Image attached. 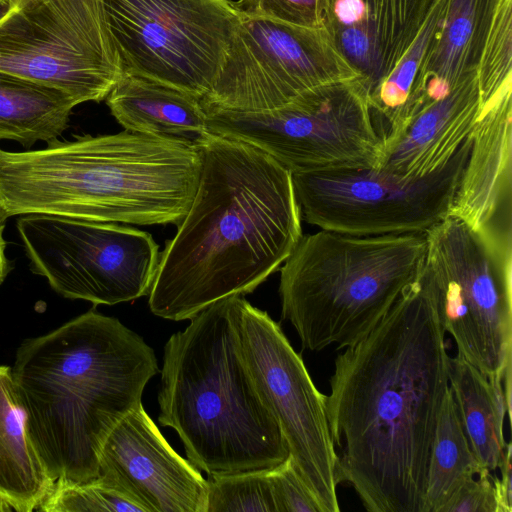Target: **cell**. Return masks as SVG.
I'll use <instances>...</instances> for the list:
<instances>
[{"mask_svg":"<svg viewBox=\"0 0 512 512\" xmlns=\"http://www.w3.org/2000/svg\"><path fill=\"white\" fill-rule=\"evenodd\" d=\"M11 5L0 4V18L4 16V14L8 11Z\"/></svg>","mask_w":512,"mask_h":512,"instance_id":"obj_33","label":"cell"},{"mask_svg":"<svg viewBox=\"0 0 512 512\" xmlns=\"http://www.w3.org/2000/svg\"><path fill=\"white\" fill-rule=\"evenodd\" d=\"M356 78L360 75L336 49L325 27L243 14L201 103L204 110L268 111L311 89Z\"/></svg>","mask_w":512,"mask_h":512,"instance_id":"obj_13","label":"cell"},{"mask_svg":"<svg viewBox=\"0 0 512 512\" xmlns=\"http://www.w3.org/2000/svg\"><path fill=\"white\" fill-rule=\"evenodd\" d=\"M198 148L194 199L160 253L148 294L151 312L172 321L252 293L303 236L290 170L238 139L210 133Z\"/></svg>","mask_w":512,"mask_h":512,"instance_id":"obj_2","label":"cell"},{"mask_svg":"<svg viewBox=\"0 0 512 512\" xmlns=\"http://www.w3.org/2000/svg\"><path fill=\"white\" fill-rule=\"evenodd\" d=\"M211 134L252 144L291 173L378 168L382 143L356 78L311 89L273 110H205Z\"/></svg>","mask_w":512,"mask_h":512,"instance_id":"obj_8","label":"cell"},{"mask_svg":"<svg viewBox=\"0 0 512 512\" xmlns=\"http://www.w3.org/2000/svg\"><path fill=\"white\" fill-rule=\"evenodd\" d=\"M423 265L457 354L491 381L512 367V231L447 216L425 232Z\"/></svg>","mask_w":512,"mask_h":512,"instance_id":"obj_7","label":"cell"},{"mask_svg":"<svg viewBox=\"0 0 512 512\" xmlns=\"http://www.w3.org/2000/svg\"><path fill=\"white\" fill-rule=\"evenodd\" d=\"M238 297L197 313L164 347L158 420L208 476L271 470L289 456L242 353Z\"/></svg>","mask_w":512,"mask_h":512,"instance_id":"obj_5","label":"cell"},{"mask_svg":"<svg viewBox=\"0 0 512 512\" xmlns=\"http://www.w3.org/2000/svg\"><path fill=\"white\" fill-rule=\"evenodd\" d=\"M423 265L381 321L334 360L326 408L340 483L369 512H423L449 359Z\"/></svg>","mask_w":512,"mask_h":512,"instance_id":"obj_1","label":"cell"},{"mask_svg":"<svg viewBox=\"0 0 512 512\" xmlns=\"http://www.w3.org/2000/svg\"><path fill=\"white\" fill-rule=\"evenodd\" d=\"M470 147L471 135L441 169L422 177L374 167L292 173L301 215L355 236L425 233L449 215Z\"/></svg>","mask_w":512,"mask_h":512,"instance_id":"obj_12","label":"cell"},{"mask_svg":"<svg viewBox=\"0 0 512 512\" xmlns=\"http://www.w3.org/2000/svg\"><path fill=\"white\" fill-rule=\"evenodd\" d=\"M76 105L59 89L0 70V140L25 146L56 140Z\"/></svg>","mask_w":512,"mask_h":512,"instance_id":"obj_23","label":"cell"},{"mask_svg":"<svg viewBox=\"0 0 512 512\" xmlns=\"http://www.w3.org/2000/svg\"><path fill=\"white\" fill-rule=\"evenodd\" d=\"M425 233L302 236L280 267L282 317L302 347L337 350L364 338L415 278Z\"/></svg>","mask_w":512,"mask_h":512,"instance_id":"obj_6","label":"cell"},{"mask_svg":"<svg viewBox=\"0 0 512 512\" xmlns=\"http://www.w3.org/2000/svg\"><path fill=\"white\" fill-rule=\"evenodd\" d=\"M198 147L124 130L0 149V221L26 214L134 225H178L194 199Z\"/></svg>","mask_w":512,"mask_h":512,"instance_id":"obj_4","label":"cell"},{"mask_svg":"<svg viewBox=\"0 0 512 512\" xmlns=\"http://www.w3.org/2000/svg\"><path fill=\"white\" fill-rule=\"evenodd\" d=\"M0 70L77 104L106 99L122 70L103 0H14L0 18Z\"/></svg>","mask_w":512,"mask_h":512,"instance_id":"obj_10","label":"cell"},{"mask_svg":"<svg viewBox=\"0 0 512 512\" xmlns=\"http://www.w3.org/2000/svg\"><path fill=\"white\" fill-rule=\"evenodd\" d=\"M122 73L202 99L243 14L231 0H103Z\"/></svg>","mask_w":512,"mask_h":512,"instance_id":"obj_9","label":"cell"},{"mask_svg":"<svg viewBox=\"0 0 512 512\" xmlns=\"http://www.w3.org/2000/svg\"><path fill=\"white\" fill-rule=\"evenodd\" d=\"M0 4L11 5V1L10 0H0Z\"/></svg>","mask_w":512,"mask_h":512,"instance_id":"obj_34","label":"cell"},{"mask_svg":"<svg viewBox=\"0 0 512 512\" xmlns=\"http://www.w3.org/2000/svg\"><path fill=\"white\" fill-rule=\"evenodd\" d=\"M106 103L126 131L196 147L210 135L200 98L150 79L122 73Z\"/></svg>","mask_w":512,"mask_h":512,"instance_id":"obj_20","label":"cell"},{"mask_svg":"<svg viewBox=\"0 0 512 512\" xmlns=\"http://www.w3.org/2000/svg\"><path fill=\"white\" fill-rule=\"evenodd\" d=\"M480 109L512 88V0H497L476 72Z\"/></svg>","mask_w":512,"mask_h":512,"instance_id":"obj_25","label":"cell"},{"mask_svg":"<svg viewBox=\"0 0 512 512\" xmlns=\"http://www.w3.org/2000/svg\"><path fill=\"white\" fill-rule=\"evenodd\" d=\"M512 88L481 107L448 216L511 230Z\"/></svg>","mask_w":512,"mask_h":512,"instance_id":"obj_17","label":"cell"},{"mask_svg":"<svg viewBox=\"0 0 512 512\" xmlns=\"http://www.w3.org/2000/svg\"><path fill=\"white\" fill-rule=\"evenodd\" d=\"M6 242L3 238V225L0 221V285L9 272V261L5 255Z\"/></svg>","mask_w":512,"mask_h":512,"instance_id":"obj_31","label":"cell"},{"mask_svg":"<svg viewBox=\"0 0 512 512\" xmlns=\"http://www.w3.org/2000/svg\"><path fill=\"white\" fill-rule=\"evenodd\" d=\"M438 0H326L325 28L369 99L412 45Z\"/></svg>","mask_w":512,"mask_h":512,"instance_id":"obj_16","label":"cell"},{"mask_svg":"<svg viewBox=\"0 0 512 512\" xmlns=\"http://www.w3.org/2000/svg\"><path fill=\"white\" fill-rule=\"evenodd\" d=\"M234 3L244 15L300 27H325L326 0H238Z\"/></svg>","mask_w":512,"mask_h":512,"instance_id":"obj_28","label":"cell"},{"mask_svg":"<svg viewBox=\"0 0 512 512\" xmlns=\"http://www.w3.org/2000/svg\"><path fill=\"white\" fill-rule=\"evenodd\" d=\"M269 472L208 476L206 512H276Z\"/></svg>","mask_w":512,"mask_h":512,"instance_id":"obj_26","label":"cell"},{"mask_svg":"<svg viewBox=\"0 0 512 512\" xmlns=\"http://www.w3.org/2000/svg\"><path fill=\"white\" fill-rule=\"evenodd\" d=\"M16 226L33 272L65 298L115 305L151 290L160 252L146 231L48 214L23 215Z\"/></svg>","mask_w":512,"mask_h":512,"instance_id":"obj_11","label":"cell"},{"mask_svg":"<svg viewBox=\"0 0 512 512\" xmlns=\"http://www.w3.org/2000/svg\"><path fill=\"white\" fill-rule=\"evenodd\" d=\"M483 469L470 447L449 387L431 444L423 512H440L450 497Z\"/></svg>","mask_w":512,"mask_h":512,"instance_id":"obj_24","label":"cell"},{"mask_svg":"<svg viewBox=\"0 0 512 512\" xmlns=\"http://www.w3.org/2000/svg\"><path fill=\"white\" fill-rule=\"evenodd\" d=\"M237 325L245 361L278 421L296 469L323 512L340 511L338 457L326 395L316 388L280 325L242 295L237 301Z\"/></svg>","mask_w":512,"mask_h":512,"instance_id":"obj_14","label":"cell"},{"mask_svg":"<svg viewBox=\"0 0 512 512\" xmlns=\"http://www.w3.org/2000/svg\"><path fill=\"white\" fill-rule=\"evenodd\" d=\"M97 479L142 512L207 509V480L174 451L142 405L106 437L99 453Z\"/></svg>","mask_w":512,"mask_h":512,"instance_id":"obj_15","label":"cell"},{"mask_svg":"<svg viewBox=\"0 0 512 512\" xmlns=\"http://www.w3.org/2000/svg\"><path fill=\"white\" fill-rule=\"evenodd\" d=\"M37 511L142 512L140 507L98 479L80 483L56 480Z\"/></svg>","mask_w":512,"mask_h":512,"instance_id":"obj_27","label":"cell"},{"mask_svg":"<svg viewBox=\"0 0 512 512\" xmlns=\"http://www.w3.org/2000/svg\"><path fill=\"white\" fill-rule=\"evenodd\" d=\"M10 1H11V4H12V2H13L14 0H10Z\"/></svg>","mask_w":512,"mask_h":512,"instance_id":"obj_35","label":"cell"},{"mask_svg":"<svg viewBox=\"0 0 512 512\" xmlns=\"http://www.w3.org/2000/svg\"><path fill=\"white\" fill-rule=\"evenodd\" d=\"M269 474L276 512H323L290 456Z\"/></svg>","mask_w":512,"mask_h":512,"instance_id":"obj_29","label":"cell"},{"mask_svg":"<svg viewBox=\"0 0 512 512\" xmlns=\"http://www.w3.org/2000/svg\"><path fill=\"white\" fill-rule=\"evenodd\" d=\"M480 113L476 76L420 110L382 153L378 168L402 177L441 169L471 135Z\"/></svg>","mask_w":512,"mask_h":512,"instance_id":"obj_19","label":"cell"},{"mask_svg":"<svg viewBox=\"0 0 512 512\" xmlns=\"http://www.w3.org/2000/svg\"><path fill=\"white\" fill-rule=\"evenodd\" d=\"M449 387L475 457L483 468L495 471L507 444L504 418L510 417L502 382L489 380L457 354L449 359Z\"/></svg>","mask_w":512,"mask_h":512,"instance_id":"obj_22","label":"cell"},{"mask_svg":"<svg viewBox=\"0 0 512 512\" xmlns=\"http://www.w3.org/2000/svg\"><path fill=\"white\" fill-rule=\"evenodd\" d=\"M497 0H446V7L420 68L398 128L424 107L476 76Z\"/></svg>","mask_w":512,"mask_h":512,"instance_id":"obj_18","label":"cell"},{"mask_svg":"<svg viewBox=\"0 0 512 512\" xmlns=\"http://www.w3.org/2000/svg\"><path fill=\"white\" fill-rule=\"evenodd\" d=\"M11 371L48 472L55 481L80 483L97 479L102 444L142 405L159 368L141 336L92 309L25 340Z\"/></svg>","mask_w":512,"mask_h":512,"instance_id":"obj_3","label":"cell"},{"mask_svg":"<svg viewBox=\"0 0 512 512\" xmlns=\"http://www.w3.org/2000/svg\"><path fill=\"white\" fill-rule=\"evenodd\" d=\"M11 511H15L13 506L8 501H6L5 499L0 497V512H11Z\"/></svg>","mask_w":512,"mask_h":512,"instance_id":"obj_32","label":"cell"},{"mask_svg":"<svg viewBox=\"0 0 512 512\" xmlns=\"http://www.w3.org/2000/svg\"><path fill=\"white\" fill-rule=\"evenodd\" d=\"M54 483L29 434L11 367L0 365V497L17 512H32Z\"/></svg>","mask_w":512,"mask_h":512,"instance_id":"obj_21","label":"cell"},{"mask_svg":"<svg viewBox=\"0 0 512 512\" xmlns=\"http://www.w3.org/2000/svg\"><path fill=\"white\" fill-rule=\"evenodd\" d=\"M467 480L444 504L440 512H499L494 475L483 469Z\"/></svg>","mask_w":512,"mask_h":512,"instance_id":"obj_30","label":"cell"}]
</instances>
